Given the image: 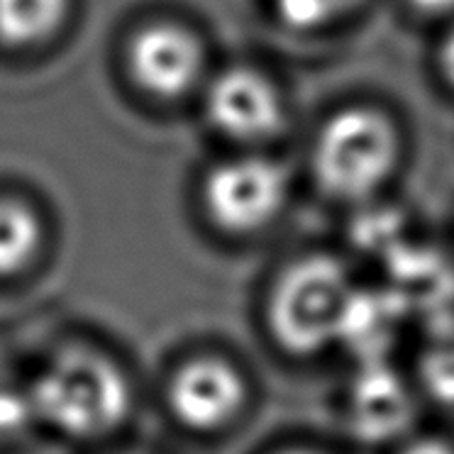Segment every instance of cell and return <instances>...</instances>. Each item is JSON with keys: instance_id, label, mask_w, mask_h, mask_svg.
<instances>
[{"instance_id": "11", "label": "cell", "mask_w": 454, "mask_h": 454, "mask_svg": "<svg viewBox=\"0 0 454 454\" xmlns=\"http://www.w3.org/2000/svg\"><path fill=\"white\" fill-rule=\"evenodd\" d=\"M420 355L418 379L425 394L437 403L454 405V310L427 320Z\"/></svg>"}, {"instance_id": "2", "label": "cell", "mask_w": 454, "mask_h": 454, "mask_svg": "<svg viewBox=\"0 0 454 454\" xmlns=\"http://www.w3.org/2000/svg\"><path fill=\"white\" fill-rule=\"evenodd\" d=\"M355 284L330 257H308L286 269L269 298V330L294 356H313L340 342Z\"/></svg>"}, {"instance_id": "7", "label": "cell", "mask_w": 454, "mask_h": 454, "mask_svg": "<svg viewBox=\"0 0 454 454\" xmlns=\"http://www.w3.org/2000/svg\"><path fill=\"white\" fill-rule=\"evenodd\" d=\"M210 122L223 135L239 142H262L284 125V103L277 86L252 69L220 74L206 96Z\"/></svg>"}, {"instance_id": "13", "label": "cell", "mask_w": 454, "mask_h": 454, "mask_svg": "<svg viewBox=\"0 0 454 454\" xmlns=\"http://www.w3.org/2000/svg\"><path fill=\"white\" fill-rule=\"evenodd\" d=\"M42 247V223L32 207L18 200H0V277L27 269Z\"/></svg>"}, {"instance_id": "16", "label": "cell", "mask_w": 454, "mask_h": 454, "mask_svg": "<svg viewBox=\"0 0 454 454\" xmlns=\"http://www.w3.org/2000/svg\"><path fill=\"white\" fill-rule=\"evenodd\" d=\"M398 454H454V444L442 437H418Z\"/></svg>"}, {"instance_id": "6", "label": "cell", "mask_w": 454, "mask_h": 454, "mask_svg": "<svg viewBox=\"0 0 454 454\" xmlns=\"http://www.w3.org/2000/svg\"><path fill=\"white\" fill-rule=\"evenodd\" d=\"M413 388L388 362L356 364L345 398V418L356 440L391 442L413 423Z\"/></svg>"}, {"instance_id": "14", "label": "cell", "mask_w": 454, "mask_h": 454, "mask_svg": "<svg viewBox=\"0 0 454 454\" xmlns=\"http://www.w3.org/2000/svg\"><path fill=\"white\" fill-rule=\"evenodd\" d=\"M362 0H274L277 12L288 27L298 32L320 30L355 11Z\"/></svg>"}, {"instance_id": "10", "label": "cell", "mask_w": 454, "mask_h": 454, "mask_svg": "<svg viewBox=\"0 0 454 454\" xmlns=\"http://www.w3.org/2000/svg\"><path fill=\"white\" fill-rule=\"evenodd\" d=\"M395 257L394 281L391 291L401 298V303L411 310H423L427 320L434 316L450 313L444 303L452 298V269L444 264L442 259L433 252H420V249H398L391 252Z\"/></svg>"}, {"instance_id": "17", "label": "cell", "mask_w": 454, "mask_h": 454, "mask_svg": "<svg viewBox=\"0 0 454 454\" xmlns=\"http://www.w3.org/2000/svg\"><path fill=\"white\" fill-rule=\"evenodd\" d=\"M415 8L427 15H444L454 11V0H411Z\"/></svg>"}, {"instance_id": "5", "label": "cell", "mask_w": 454, "mask_h": 454, "mask_svg": "<svg viewBox=\"0 0 454 454\" xmlns=\"http://www.w3.org/2000/svg\"><path fill=\"white\" fill-rule=\"evenodd\" d=\"M247 403V381L238 366L220 356H198L178 369L168 384V408L178 423L196 433L223 430Z\"/></svg>"}, {"instance_id": "15", "label": "cell", "mask_w": 454, "mask_h": 454, "mask_svg": "<svg viewBox=\"0 0 454 454\" xmlns=\"http://www.w3.org/2000/svg\"><path fill=\"white\" fill-rule=\"evenodd\" d=\"M30 420H35V411L27 391L20 394L12 388H0V437L20 433Z\"/></svg>"}, {"instance_id": "9", "label": "cell", "mask_w": 454, "mask_h": 454, "mask_svg": "<svg viewBox=\"0 0 454 454\" xmlns=\"http://www.w3.org/2000/svg\"><path fill=\"white\" fill-rule=\"evenodd\" d=\"M408 316V308L401 303L391 288L386 291H359L347 308L342 333L337 345L347 347L356 356V364L388 362L401 327Z\"/></svg>"}, {"instance_id": "3", "label": "cell", "mask_w": 454, "mask_h": 454, "mask_svg": "<svg viewBox=\"0 0 454 454\" xmlns=\"http://www.w3.org/2000/svg\"><path fill=\"white\" fill-rule=\"evenodd\" d=\"M398 157L391 120L372 108H347L327 120L313 152L320 186L340 198H364L384 184Z\"/></svg>"}, {"instance_id": "1", "label": "cell", "mask_w": 454, "mask_h": 454, "mask_svg": "<svg viewBox=\"0 0 454 454\" xmlns=\"http://www.w3.org/2000/svg\"><path fill=\"white\" fill-rule=\"evenodd\" d=\"M27 395L35 420L76 440L108 434L132 408L128 376L108 356L83 347L51 356L37 372Z\"/></svg>"}, {"instance_id": "19", "label": "cell", "mask_w": 454, "mask_h": 454, "mask_svg": "<svg viewBox=\"0 0 454 454\" xmlns=\"http://www.w3.org/2000/svg\"><path fill=\"white\" fill-rule=\"evenodd\" d=\"M274 454H320L316 450H308V447H286V450H278Z\"/></svg>"}, {"instance_id": "18", "label": "cell", "mask_w": 454, "mask_h": 454, "mask_svg": "<svg viewBox=\"0 0 454 454\" xmlns=\"http://www.w3.org/2000/svg\"><path fill=\"white\" fill-rule=\"evenodd\" d=\"M442 71L447 81L454 86V32L450 35V40L444 42L442 47Z\"/></svg>"}, {"instance_id": "12", "label": "cell", "mask_w": 454, "mask_h": 454, "mask_svg": "<svg viewBox=\"0 0 454 454\" xmlns=\"http://www.w3.org/2000/svg\"><path fill=\"white\" fill-rule=\"evenodd\" d=\"M69 0H0V40L32 47L59 30Z\"/></svg>"}, {"instance_id": "4", "label": "cell", "mask_w": 454, "mask_h": 454, "mask_svg": "<svg viewBox=\"0 0 454 454\" xmlns=\"http://www.w3.org/2000/svg\"><path fill=\"white\" fill-rule=\"evenodd\" d=\"M203 198L215 225L249 235L278 215L286 200V176L269 159H232L210 171Z\"/></svg>"}, {"instance_id": "8", "label": "cell", "mask_w": 454, "mask_h": 454, "mask_svg": "<svg viewBox=\"0 0 454 454\" xmlns=\"http://www.w3.org/2000/svg\"><path fill=\"white\" fill-rule=\"evenodd\" d=\"M129 71L139 86L159 98H176L203 74L200 42L171 22L149 25L129 42Z\"/></svg>"}]
</instances>
